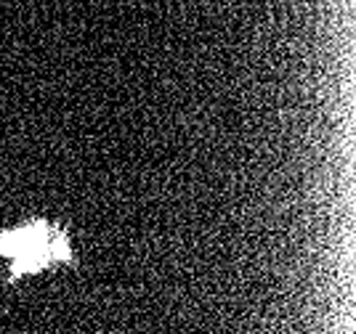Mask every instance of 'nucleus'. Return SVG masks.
<instances>
[{
	"mask_svg": "<svg viewBox=\"0 0 356 334\" xmlns=\"http://www.w3.org/2000/svg\"><path fill=\"white\" fill-rule=\"evenodd\" d=\"M0 255L14 260V276L35 274L54 260H70L67 233L54 231L45 220L0 233Z\"/></svg>",
	"mask_w": 356,
	"mask_h": 334,
	"instance_id": "f257e3e1",
	"label": "nucleus"
}]
</instances>
